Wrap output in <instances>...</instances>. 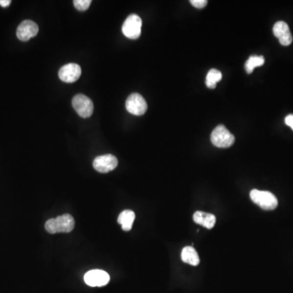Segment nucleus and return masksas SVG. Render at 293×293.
Segmentation results:
<instances>
[{
  "mask_svg": "<svg viewBox=\"0 0 293 293\" xmlns=\"http://www.w3.org/2000/svg\"><path fill=\"white\" fill-rule=\"evenodd\" d=\"M222 78H223V75L220 71L215 69V68H212L208 71V74L206 76L205 83L207 88L214 89L217 86V83L222 80Z\"/></svg>",
  "mask_w": 293,
  "mask_h": 293,
  "instance_id": "15",
  "label": "nucleus"
},
{
  "mask_svg": "<svg viewBox=\"0 0 293 293\" xmlns=\"http://www.w3.org/2000/svg\"><path fill=\"white\" fill-rule=\"evenodd\" d=\"M285 123L288 126H290L293 131V114H290L289 116H286L285 118Z\"/></svg>",
  "mask_w": 293,
  "mask_h": 293,
  "instance_id": "19",
  "label": "nucleus"
},
{
  "mask_svg": "<svg viewBox=\"0 0 293 293\" xmlns=\"http://www.w3.org/2000/svg\"><path fill=\"white\" fill-rule=\"evenodd\" d=\"M91 3V0H74V7L79 11H86L89 8Z\"/></svg>",
  "mask_w": 293,
  "mask_h": 293,
  "instance_id": "17",
  "label": "nucleus"
},
{
  "mask_svg": "<svg viewBox=\"0 0 293 293\" xmlns=\"http://www.w3.org/2000/svg\"><path fill=\"white\" fill-rule=\"evenodd\" d=\"M84 281L88 286L103 287L109 284L110 276L102 270H92L84 275Z\"/></svg>",
  "mask_w": 293,
  "mask_h": 293,
  "instance_id": "8",
  "label": "nucleus"
},
{
  "mask_svg": "<svg viewBox=\"0 0 293 293\" xmlns=\"http://www.w3.org/2000/svg\"><path fill=\"white\" fill-rule=\"evenodd\" d=\"M142 28V20L138 15H130L122 25V33L130 39H137L139 38Z\"/></svg>",
  "mask_w": 293,
  "mask_h": 293,
  "instance_id": "4",
  "label": "nucleus"
},
{
  "mask_svg": "<svg viewBox=\"0 0 293 293\" xmlns=\"http://www.w3.org/2000/svg\"><path fill=\"white\" fill-rule=\"evenodd\" d=\"M82 74V68L78 64H67L59 71V78L65 83H74Z\"/></svg>",
  "mask_w": 293,
  "mask_h": 293,
  "instance_id": "10",
  "label": "nucleus"
},
{
  "mask_svg": "<svg viewBox=\"0 0 293 293\" xmlns=\"http://www.w3.org/2000/svg\"><path fill=\"white\" fill-rule=\"evenodd\" d=\"M250 198L256 204L265 210H274L278 206L276 196L267 191L252 190L250 192Z\"/></svg>",
  "mask_w": 293,
  "mask_h": 293,
  "instance_id": "2",
  "label": "nucleus"
},
{
  "mask_svg": "<svg viewBox=\"0 0 293 293\" xmlns=\"http://www.w3.org/2000/svg\"><path fill=\"white\" fill-rule=\"evenodd\" d=\"M11 4V1L10 0H0V6H2V7H7Z\"/></svg>",
  "mask_w": 293,
  "mask_h": 293,
  "instance_id": "20",
  "label": "nucleus"
},
{
  "mask_svg": "<svg viewBox=\"0 0 293 293\" xmlns=\"http://www.w3.org/2000/svg\"><path fill=\"white\" fill-rule=\"evenodd\" d=\"M73 109H75L77 113L83 117L88 118L92 115L94 111L93 102L90 98L83 94L76 95L72 100Z\"/></svg>",
  "mask_w": 293,
  "mask_h": 293,
  "instance_id": "5",
  "label": "nucleus"
},
{
  "mask_svg": "<svg viewBox=\"0 0 293 293\" xmlns=\"http://www.w3.org/2000/svg\"><path fill=\"white\" fill-rule=\"evenodd\" d=\"M126 110L131 114L141 116L145 113L148 109V104L145 99L138 93H133L129 95L126 101Z\"/></svg>",
  "mask_w": 293,
  "mask_h": 293,
  "instance_id": "6",
  "label": "nucleus"
},
{
  "mask_svg": "<svg viewBox=\"0 0 293 293\" xmlns=\"http://www.w3.org/2000/svg\"><path fill=\"white\" fill-rule=\"evenodd\" d=\"M211 142L217 148H230L235 143V136L225 128V126L219 125L211 134Z\"/></svg>",
  "mask_w": 293,
  "mask_h": 293,
  "instance_id": "3",
  "label": "nucleus"
},
{
  "mask_svg": "<svg viewBox=\"0 0 293 293\" xmlns=\"http://www.w3.org/2000/svg\"><path fill=\"white\" fill-rule=\"evenodd\" d=\"M39 25L32 21H24L17 27V36L22 42L29 41L39 33Z\"/></svg>",
  "mask_w": 293,
  "mask_h": 293,
  "instance_id": "9",
  "label": "nucleus"
},
{
  "mask_svg": "<svg viewBox=\"0 0 293 293\" xmlns=\"http://www.w3.org/2000/svg\"><path fill=\"white\" fill-rule=\"evenodd\" d=\"M118 165V160L115 156L111 154L99 156L93 161V167L99 173H109L115 170Z\"/></svg>",
  "mask_w": 293,
  "mask_h": 293,
  "instance_id": "7",
  "label": "nucleus"
},
{
  "mask_svg": "<svg viewBox=\"0 0 293 293\" xmlns=\"http://www.w3.org/2000/svg\"><path fill=\"white\" fill-rule=\"evenodd\" d=\"M75 221L70 214H63L56 218H51L45 224V229L50 234L68 233L73 230Z\"/></svg>",
  "mask_w": 293,
  "mask_h": 293,
  "instance_id": "1",
  "label": "nucleus"
},
{
  "mask_svg": "<svg viewBox=\"0 0 293 293\" xmlns=\"http://www.w3.org/2000/svg\"><path fill=\"white\" fill-rule=\"evenodd\" d=\"M190 2L192 3V6H194L196 8L202 9L203 7H206V5L208 3V1H206V0H191Z\"/></svg>",
  "mask_w": 293,
  "mask_h": 293,
  "instance_id": "18",
  "label": "nucleus"
},
{
  "mask_svg": "<svg viewBox=\"0 0 293 293\" xmlns=\"http://www.w3.org/2000/svg\"><path fill=\"white\" fill-rule=\"evenodd\" d=\"M182 261L191 266H197L200 263V257L194 248L192 246H187L183 248L182 251Z\"/></svg>",
  "mask_w": 293,
  "mask_h": 293,
  "instance_id": "13",
  "label": "nucleus"
},
{
  "mask_svg": "<svg viewBox=\"0 0 293 293\" xmlns=\"http://www.w3.org/2000/svg\"><path fill=\"white\" fill-rule=\"evenodd\" d=\"M135 219V214L133 211L124 210L120 213L117 222L119 224H121L122 230L129 231L132 228Z\"/></svg>",
  "mask_w": 293,
  "mask_h": 293,
  "instance_id": "14",
  "label": "nucleus"
},
{
  "mask_svg": "<svg viewBox=\"0 0 293 293\" xmlns=\"http://www.w3.org/2000/svg\"><path fill=\"white\" fill-rule=\"evenodd\" d=\"M193 220L199 225H203L207 229H212L215 225L216 217L212 213L197 211L193 215Z\"/></svg>",
  "mask_w": 293,
  "mask_h": 293,
  "instance_id": "12",
  "label": "nucleus"
},
{
  "mask_svg": "<svg viewBox=\"0 0 293 293\" xmlns=\"http://www.w3.org/2000/svg\"><path fill=\"white\" fill-rule=\"evenodd\" d=\"M273 32L274 36L279 39V43L283 46H289L293 43V35L286 22H276L273 27Z\"/></svg>",
  "mask_w": 293,
  "mask_h": 293,
  "instance_id": "11",
  "label": "nucleus"
},
{
  "mask_svg": "<svg viewBox=\"0 0 293 293\" xmlns=\"http://www.w3.org/2000/svg\"><path fill=\"white\" fill-rule=\"evenodd\" d=\"M265 58L262 56H252L245 63V70L248 73H252L255 68L264 65Z\"/></svg>",
  "mask_w": 293,
  "mask_h": 293,
  "instance_id": "16",
  "label": "nucleus"
}]
</instances>
